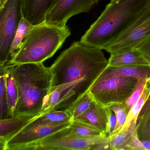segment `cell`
<instances>
[{
	"instance_id": "cell-1",
	"label": "cell",
	"mask_w": 150,
	"mask_h": 150,
	"mask_svg": "<svg viewBox=\"0 0 150 150\" xmlns=\"http://www.w3.org/2000/svg\"><path fill=\"white\" fill-rule=\"evenodd\" d=\"M108 66L101 49L80 41L74 42L49 68L51 85L40 114L71 108Z\"/></svg>"
},
{
	"instance_id": "cell-2",
	"label": "cell",
	"mask_w": 150,
	"mask_h": 150,
	"mask_svg": "<svg viewBox=\"0 0 150 150\" xmlns=\"http://www.w3.org/2000/svg\"><path fill=\"white\" fill-rule=\"evenodd\" d=\"M5 70L12 75L18 97L13 117H34L41 114L51 85L49 68L41 63H13L7 62Z\"/></svg>"
},
{
	"instance_id": "cell-3",
	"label": "cell",
	"mask_w": 150,
	"mask_h": 150,
	"mask_svg": "<svg viewBox=\"0 0 150 150\" xmlns=\"http://www.w3.org/2000/svg\"><path fill=\"white\" fill-rule=\"evenodd\" d=\"M150 5V0H118L110 2L80 41L103 49Z\"/></svg>"
},
{
	"instance_id": "cell-4",
	"label": "cell",
	"mask_w": 150,
	"mask_h": 150,
	"mask_svg": "<svg viewBox=\"0 0 150 150\" xmlns=\"http://www.w3.org/2000/svg\"><path fill=\"white\" fill-rule=\"evenodd\" d=\"M68 26L57 27L44 22L35 26L10 62L41 63L51 58L71 35Z\"/></svg>"
},
{
	"instance_id": "cell-5",
	"label": "cell",
	"mask_w": 150,
	"mask_h": 150,
	"mask_svg": "<svg viewBox=\"0 0 150 150\" xmlns=\"http://www.w3.org/2000/svg\"><path fill=\"white\" fill-rule=\"evenodd\" d=\"M64 129L36 143L30 150H108L107 136L78 137L67 134Z\"/></svg>"
},
{
	"instance_id": "cell-6",
	"label": "cell",
	"mask_w": 150,
	"mask_h": 150,
	"mask_svg": "<svg viewBox=\"0 0 150 150\" xmlns=\"http://www.w3.org/2000/svg\"><path fill=\"white\" fill-rule=\"evenodd\" d=\"M138 79L121 76H112L96 80L88 91L93 99L107 106L123 103L131 94Z\"/></svg>"
},
{
	"instance_id": "cell-7",
	"label": "cell",
	"mask_w": 150,
	"mask_h": 150,
	"mask_svg": "<svg viewBox=\"0 0 150 150\" xmlns=\"http://www.w3.org/2000/svg\"><path fill=\"white\" fill-rule=\"evenodd\" d=\"M23 0H6L0 8V64L10 60L11 48L23 17Z\"/></svg>"
},
{
	"instance_id": "cell-8",
	"label": "cell",
	"mask_w": 150,
	"mask_h": 150,
	"mask_svg": "<svg viewBox=\"0 0 150 150\" xmlns=\"http://www.w3.org/2000/svg\"><path fill=\"white\" fill-rule=\"evenodd\" d=\"M150 35V5L105 48L110 55L135 50Z\"/></svg>"
},
{
	"instance_id": "cell-9",
	"label": "cell",
	"mask_w": 150,
	"mask_h": 150,
	"mask_svg": "<svg viewBox=\"0 0 150 150\" xmlns=\"http://www.w3.org/2000/svg\"><path fill=\"white\" fill-rule=\"evenodd\" d=\"M100 0H56L46 16L47 24L63 27L70 18L91 10Z\"/></svg>"
},
{
	"instance_id": "cell-10",
	"label": "cell",
	"mask_w": 150,
	"mask_h": 150,
	"mask_svg": "<svg viewBox=\"0 0 150 150\" xmlns=\"http://www.w3.org/2000/svg\"><path fill=\"white\" fill-rule=\"evenodd\" d=\"M71 121L39 126L31 129L23 128L7 142L5 150H30L43 138L65 128Z\"/></svg>"
},
{
	"instance_id": "cell-11",
	"label": "cell",
	"mask_w": 150,
	"mask_h": 150,
	"mask_svg": "<svg viewBox=\"0 0 150 150\" xmlns=\"http://www.w3.org/2000/svg\"><path fill=\"white\" fill-rule=\"evenodd\" d=\"M73 121L91 126L108 136L106 107L94 100L87 111Z\"/></svg>"
},
{
	"instance_id": "cell-12",
	"label": "cell",
	"mask_w": 150,
	"mask_h": 150,
	"mask_svg": "<svg viewBox=\"0 0 150 150\" xmlns=\"http://www.w3.org/2000/svg\"><path fill=\"white\" fill-rule=\"evenodd\" d=\"M112 76H121L134 77L141 79L150 78V66H125L111 67L107 66L97 80H101Z\"/></svg>"
},
{
	"instance_id": "cell-13",
	"label": "cell",
	"mask_w": 150,
	"mask_h": 150,
	"mask_svg": "<svg viewBox=\"0 0 150 150\" xmlns=\"http://www.w3.org/2000/svg\"><path fill=\"white\" fill-rule=\"evenodd\" d=\"M150 66V63L137 50L111 55L108 66L111 67Z\"/></svg>"
},
{
	"instance_id": "cell-14",
	"label": "cell",
	"mask_w": 150,
	"mask_h": 150,
	"mask_svg": "<svg viewBox=\"0 0 150 150\" xmlns=\"http://www.w3.org/2000/svg\"><path fill=\"white\" fill-rule=\"evenodd\" d=\"M72 121L67 112L62 110L52 111L34 117L23 128L31 129L39 126Z\"/></svg>"
},
{
	"instance_id": "cell-15",
	"label": "cell",
	"mask_w": 150,
	"mask_h": 150,
	"mask_svg": "<svg viewBox=\"0 0 150 150\" xmlns=\"http://www.w3.org/2000/svg\"><path fill=\"white\" fill-rule=\"evenodd\" d=\"M34 117H13L0 120V139L8 141Z\"/></svg>"
},
{
	"instance_id": "cell-16",
	"label": "cell",
	"mask_w": 150,
	"mask_h": 150,
	"mask_svg": "<svg viewBox=\"0 0 150 150\" xmlns=\"http://www.w3.org/2000/svg\"><path fill=\"white\" fill-rule=\"evenodd\" d=\"M137 119L131 122L125 128L108 136L109 150H124L130 137L136 130Z\"/></svg>"
},
{
	"instance_id": "cell-17",
	"label": "cell",
	"mask_w": 150,
	"mask_h": 150,
	"mask_svg": "<svg viewBox=\"0 0 150 150\" xmlns=\"http://www.w3.org/2000/svg\"><path fill=\"white\" fill-rule=\"evenodd\" d=\"M137 131L140 140H149L150 135V93L137 119Z\"/></svg>"
},
{
	"instance_id": "cell-18",
	"label": "cell",
	"mask_w": 150,
	"mask_h": 150,
	"mask_svg": "<svg viewBox=\"0 0 150 150\" xmlns=\"http://www.w3.org/2000/svg\"><path fill=\"white\" fill-rule=\"evenodd\" d=\"M35 26L25 18H22L11 45L9 61L18 52L25 38Z\"/></svg>"
},
{
	"instance_id": "cell-19",
	"label": "cell",
	"mask_w": 150,
	"mask_h": 150,
	"mask_svg": "<svg viewBox=\"0 0 150 150\" xmlns=\"http://www.w3.org/2000/svg\"><path fill=\"white\" fill-rule=\"evenodd\" d=\"M63 129L67 134L78 137L106 136L96 129L86 124L80 123L75 121H71L70 125Z\"/></svg>"
},
{
	"instance_id": "cell-20",
	"label": "cell",
	"mask_w": 150,
	"mask_h": 150,
	"mask_svg": "<svg viewBox=\"0 0 150 150\" xmlns=\"http://www.w3.org/2000/svg\"><path fill=\"white\" fill-rule=\"evenodd\" d=\"M5 69V68H4ZM5 85L8 107L9 118H13L18 97L17 88L13 77L5 70Z\"/></svg>"
},
{
	"instance_id": "cell-21",
	"label": "cell",
	"mask_w": 150,
	"mask_h": 150,
	"mask_svg": "<svg viewBox=\"0 0 150 150\" xmlns=\"http://www.w3.org/2000/svg\"><path fill=\"white\" fill-rule=\"evenodd\" d=\"M150 93V82L148 81L145 85L143 91L138 100L135 103L129 110L127 116V119L123 127L121 129H123L127 127L131 122L137 119V116L142 110L144 103L146 101ZM120 129V130H121Z\"/></svg>"
},
{
	"instance_id": "cell-22",
	"label": "cell",
	"mask_w": 150,
	"mask_h": 150,
	"mask_svg": "<svg viewBox=\"0 0 150 150\" xmlns=\"http://www.w3.org/2000/svg\"><path fill=\"white\" fill-rule=\"evenodd\" d=\"M93 100L92 96L89 92H87L74 106L66 111L70 115L72 121L87 111Z\"/></svg>"
},
{
	"instance_id": "cell-23",
	"label": "cell",
	"mask_w": 150,
	"mask_h": 150,
	"mask_svg": "<svg viewBox=\"0 0 150 150\" xmlns=\"http://www.w3.org/2000/svg\"><path fill=\"white\" fill-rule=\"evenodd\" d=\"M5 75L4 64L0 66V120L9 118Z\"/></svg>"
},
{
	"instance_id": "cell-24",
	"label": "cell",
	"mask_w": 150,
	"mask_h": 150,
	"mask_svg": "<svg viewBox=\"0 0 150 150\" xmlns=\"http://www.w3.org/2000/svg\"><path fill=\"white\" fill-rule=\"evenodd\" d=\"M150 78H144L137 80L133 91L127 99L123 102L128 113L133 105L141 97L145 85Z\"/></svg>"
},
{
	"instance_id": "cell-25",
	"label": "cell",
	"mask_w": 150,
	"mask_h": 150,
	"mask_svg": "<svg viewBox=\"0 0 150 150\" xmlns=\"http://www.w3.org/2000/svg\"><path fill=\"white\" fill-rule=\"evenodd\" d=\"M106 107H109L115 113L117 118L116 127L113 133L111 134L112 135L120 131L123 127L127 119L128 112L123 103H115Z\"/></svg>"
},
{
	"instance_id": "cell-26",
	"label": "cell",
	"mask_w": 150,
	"mask_h": 150,
	"mask_svg": "<svg viewBox=\"0 0 150 150\" xmlns=\"http://www.w3.org/2000/svg\"><path fill=\"white\" fill-rule=\"evenodd\" d=\"M124 150H150V141L140 140L136 129L125 146Z\"/></svg>"
},
{
	"instance_id": "cell-27",
	"label": "cell",
	"mask_w": 150,
	"mask_h": 150,
	"mask_svg": "<svg viewBox=\"0 0 150 150\" xmlns=\"http://www.w3.org/2000/svg\"><path fill=\"white\" fill-rule=\"evenodd\" d=\"M105 107L107 115V134L108 136L113 133L115 129L117 123V118L115 113L109 107Z\"/></svg>"
},
{
	"instance_id": "cell-28",
	"label": "cell",
	"mask_w": 150,
	"mask_h": 150,
	"mask_svg": "<svg viewBox=\"0 0 150 150\" xmlns=\"http://www.w3.org/2000/svg\"><path fill=\"white\" fill-rule=\"evenodd\" d=\"M150 63V35L136 48Z\"/></svg>"
},
{
	"instance_id": "cell-29",
	"label": "cell",
	"mask_w": 150,
	"mask_h": 150,
	"mask_svg": "<svg viewBox=\"0 0 150 150\" xmlns=\"http://www.w3.org/2000/svg\"><path fill=\"white\" fill-rule=\"evenodd\" d=\"M7 141L0 139V150H5Z\"/></svg>"
},
{
	"instance_id": "cell-30",
	"label": "cell",
	"mask_w": 150,
	"mask_h": 150,
	"mask_svg": "<svg viewBox=\"0 0 150 150\" xmlns=\"http://www.w3.org/2000/svg\"><path fill=\"white\" fill-rule=\"evenodd\" d=\"M6 0H0V8L3 5Z\"/></svg>"
},
{
	"instance_id": "cell-31",
	"label": "cell",
	"mask_w": 150,
	"mask_h": 150,
	"mask_svg": "<svg viewBox=\"0 0 150 150\" xmlns=\"http://www.w3.org/2000/svg\"><path fill=\"white\" fill-rule=\"evenodd\" d=\"M118 1V0H111L110 2H113L115 1Z\"/></svg>"
},
{
	"instance_id": "cell-32",
	"label": "cell",
	"mask_w": 150,
	"mask_h": 150,
	"mask_svg": "<svg viewBox=\"0 0 150 150\" xmlns=\"http://www.w3.org/2000/svg\"><path fill=\"white\" fill-rule=\"evenodd\" d=\"M1 65H2V64H0V66H1Z\"/></svg>"
},
{
	"instance_id": "cell-33",
	"label": "cell",
	"mask_w": 150,
	"mask_h": 150,
	"mask_svg": "<svg viewBox=\"0 0 150 150\" xmlns=\"http://www.w3.org/2000/svg\"><path fill=\"white\" fill-rule=\"evenodd\" d=\"M149 81L150 82V79H149Z\"/></svg>"
},
{
	"instance_id": "cell-34",
	"label": "cell",
	"mask_w": 150,
	"mask_h": 150,
	"mask_svg": "<svg viewBox=\"0 0 150 150\" xmlns=\"http://www.w3.org/2000/svg\"><path fill=\"white\" fill-rule=\"evenodd\" d=\"M149 140L150 141V138H149Z\"/></svg>"
}]
</instances>
